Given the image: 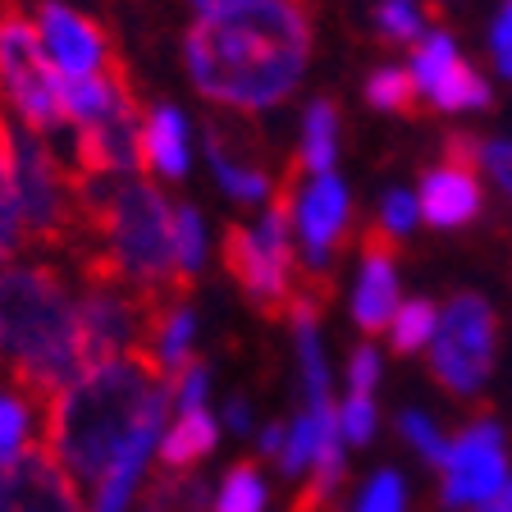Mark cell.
<instances>
[{
	"instance_id": "1",
	"label": "cell",
	"mask_w": 512,
	"mask_h": 512,
	"mask_svg": "<svg viewBox=\"0 0 512 512\" xmlns=\"http://www.w3.org/2000/svg\"><path fill=\"white\" fill-rule=\"evenodd\" d=\"M311 60L307 0H238L197 14L183 32V64L192 87L224 110H261L293 96Z\"/></svg>"
},
{
	"instance_id": "32",
	"label": "cell",
	"mask_w": 512,
	"mask_h": 512,
	"mask_svg": "<svg viewBox=\"0 0 512 512\" xmlns=\"http://www.w3.org/2000/svg\"><path fill=\"white\" fill-rule=\"evenodd\" d=\"M375 380H380V357L375 348H357L348 366V394H375Z\"/></svg>"
},
{
	"instance_id": "11",
	"label": "cell",
	"mask_w": 512,
	"mask_h": 512,
	"mask_svg": "<svg viewBox=\"0 0 512 512\" xmlns=\"http://www.w3.org/2000/svg\"><path fill=\"white\" fill-rule=\"evenodd\" d=\"M0 512H87L78 480L37 439L14 467L0 471Z\"/></svg>"
},
{
	"instance_id": "12",
	"label": "cell",
	"mask_w": 512,
	"mask_h": 512,
	"mask_svg": "<svg viewBox=\"0 0 512 512\" xmlns=\"http://www.w3.org/2000/svg\"><path fill=\"white\" fill-rule=\"evenodd\" d=\"M293 224H298L293 243H302V256L311 266H325L330 247L339 243L343 224H348V188L334 174H320L302 197H293Z\"/></svg>"
},
{
	"instance_id": "28",
	"label": "cell",
	"mask_w": 512,
	"mask_h": 512,
	"mask_svg": "<svg viewBox=\"0 0 512 512\" xmlns=\"http://www.w3.org/2000/svg\"><path fill=\"white\" fill-rule=\"evenodd\" d=\"M339 435L348 444H366L375 435V394H348L339 407Z\"/></svg>"
},
{
	"instance_id": "13",
	"label": "cell",
	"mask_w": 512,
	"mask_h": 512,
	"mask_svg": "<svg viewBox=\"0 0 512 512\" xmlns=\"http://www.w3.org/2000/svg\"><path fill=\"white\" fill-rule=\"evenodd\" d=\"M394 247H398V238H389L380 224L366 234V261H362V279H357V298H352V316H357V325L366 334L389 330V320L398 311Z\"/></svg>"
},
{
	"instance_id": "38",
	"label": "cell",
	"mask_w": 512,
	"mask_h": 512,
	"mask_svg": "<svg viewBox=\"0 0 512 512\" xmlns=\"http://www.w3.org/2000/svg\"><path fill=\"white\" fill-rule=\"evenodd\" d=\"M197 14H211V10H224V5H238V0H188Z\"/></svg>"
},
{
	"instance_id": "15",
	"label": "cell",
	"mask_w": 512,
	"mask_h": 512,
	"mask_svg": "<svg viewBox=\"0 0 512 512\" xmlns=\"http://www.w3.org/2000/svg\"><path fill=\"white\" fill-rule=\"evenodd\" d=\"M188 124L174 106H151L142 110V128H138V165L156 179H183L188 174Z\"/></svg>"
},
{
	"instance_id": "20",
	"label": "cell",
	"mask_w": 512,
	"mask_h": 512,
	"mask_svg": "<svg viewBox=\"0 0 512 512\" xmlns=\"http://www.w3.org/2000/svg\"><path fill=\"white\" fill-rule=\"evenodd\" d=\"M426 96L435 101L439 110H480V106H490V87H485V78H480L462 55H453V60L439 69L435 83L426 87Z\"/></svg>"
},
{
	"instance_id": "39",
	"label": "cell",
	"mask_w": 512,
	"mask_h": 512,
	"mask_svg": "<svg viewBox=\"0 0 512 512\" xmlns=\"http://www.w3.org/2000/svg\"><path fill=\"white\" fill-rule=\"evenodd\" d=\"M0 128H5V106H0Z\"/></svg>"
},
{
	"instance_id": "14",
	"label": "cell",
	"mask_w": 512,
	"mask_h": 512,
	"mask_svg": "<svg viewBox=\"0 0 512 512\" xmlns=\"http://www.w3.org/2000/svg\"><path fill=\"white\" fill-rule=\"evenodd\" d=\"M480 160H458L444 156V165L421 179V197H416V211L426 215L439 229H458L471 215L480 211V183H476Z\"/></svg>"
},
{
	"instance_id": "10",
	"label": "cell",
	"mask_w": 512,
	"mask_h": 512,
	"mask_svg": "<svg viewBox=\"0 0 512 512\" xmlns=\"http://www.w3.org/2000/svg\"><path fill=\"white\" fill-rule=\"evenodd\" d=\"M444 503L448 508H480L508 485V453H503V430L494 421L467 426L444 458Z\"/></svg>"
},
{
	"instance_id": "37",
	"label": "cell",
	"mask_w": 512,
	"mask_h": 512,
	"mask_svg": "<svg viewBox=\"0 0 512 512\" xmlns=\"http://www.w3.org/2000/svg\"><path fill=\"white\" fill-rule=\"evenodd\" d=\"M480 512H512V480H508V485H503L499 494H494L490 503H480Z\"/></svg>"
},
{
	"instance_id": "23",
	"label": "cell",
	"mask_w": 512,
	"mask_h": 512,
	"mask_svg": "<svg viewBox=\"0 0 512 512\" xmlns=\"http://www.w3.org/2000/svg\"><path fill=\"white\" fill-rule=\"evenodd\" d=\"M206 261V224L197 206H174V266H179V279L192 288L197 270Z\"/></svg>"
},
{
	"instance_id": "22",
	"label": "cell",
	"mask_w": 512,
	"mask_h": 512,
	"mask_svg": "<svg viewBox=\"0 0 512 512\" xmlns=\"http://www.w3.org/2000/svg\"><path fill=\"white\" fill-rule=\"evenodd\" d=\"M28 238H23V220L14 206V188H10V119L0 128V266L19 261Z\"/></svg>"
},
{
	"instance_id": "17",
	"label": "cell",
	"mask_w": 512,
	"mask_h": 512,
	"mask_svg": "<svg viewBox=\"0 0 512 512\" xmlns=\"http://www.w3.org/2000/svg\"><path fill=\"white\" fill-rule=\"evenodd\" d=\"M220 439V426L206 407H192V412H179L170 430H160V467L165 471H192L197 462L206 458Z\"/></svg>"
},
{
	"instance_id": "5",
	"label": "cell",
	"mask_w": 512,
	"mask_h": 512,
	"mask_svg": "<svg viewBox=\"0 0 512 512\" xmlns=\"http://www.w3.org/2000/svg\"><path fill=\"white\" fill-rule=\"evenodd\" d=\"M10 188L28 247L64 252L83 243V183L46 138L10 124Z\"/></svg>"
},
{
	"instance_id": "19",
	"label": "cell",
	"mask_w": 512,
	"mask_h": 512,
	"mask_svg": "<svg viewBox=\"0 0 512 512\" xmlns=\"http://www.w3.org/2000/svg\"><path fill=\"white\" fill-rule=\"evenodd\" d=\"M334 151H339V110L334 101H311L307 119H302V151L293 160V170H307V174H330L334 170Z\"/></svg>"
},
{
	"instance_id": "27",
	"label": "cell",
	"mask_w": 512,
	"mask_h": 512,
	"mask_svg": "<svg viewBox=\"0 0 512 512\" xmlns=\"http://www.w3.org/2000/svg\"><path fill=\"white\" fill-rule=\"evenodd\" d=\"M375 23L389 42H416L421 37V14H416V0H380Z\"/></svg>"
},
{
	"instance_id": "8",
	"label": "cell",
	"mask_w": 512,
	"mask_h": 512,
	"mask_svg": "<svg viewBox=\"0 0 512 512\" xmlns=\"http://www.w3.org/2000/svg\"><path fill=\"white\" fill-rule=\"evenodd\" d=\"M499 357V316L485 298L476 293H458L444 307L430 339V371L448 394L471 398L485 389Z\"/></svg>"
},
{
	"instance_id": "7",
	"label": "cell",
	"mask_w": 512,
	"mask_h": 512,
	"mask_svg": "<svg viewBox=\"0 0 512 512\" xmlns=\"http://www.w3.org/2000/svg\"><path fill=\"white\" fill-rule=\"evenodd\" d=\"M0 106L14 128H28L37 138H51L55 128H64L60 74L37 42L32 14L14 0L0 5Z\"/></svg>"
},
{
	"instance_id": "26",
	"label": "cell",
	"mask_w": 512,
	"mask_h": 512,
	"mask_svg": "<svg viewBox=\"0 0 512 512\" xmlns=\"http://www.w3.org/2000/svg\"><path fill=\"white\" fill-rule=\"evenodd\" d=\"M398 430H403V439L421 453V458L430 462V467H444V458H448V439L439 435V426L430 421L426 412H403L398 416Z\"/></svg>"
},
{
	"instance_id": "6",
	"label": "cell",
	"mask_w": 512,
	"mask_h": 512,
	"mask_svg": "<svg viewBox=\"0 0 512 512\" xmlns=\"http://www.w3.org/2000/svg\"><path fill=\"white\" fill-rule=\"evenodd\" d=\"M293 197L298 188L288 183L275 197L261 224L247 229V224H229L224 229V270L234 275V284L247 293L261 316H288L293 302H298V279H293Z\"/></svg>"
},
{
	"instance_id": "36",
	"label": "cell",
	"mask_w": 512,
	"mask_h": 512,
	"mask_svg": "<svg viewBox=\"0 0 512 512\" xmlns=\"http://www.w3.org/2000/svg\"><path fill=\"white\" fill-rule=\"evenodd\" d=\"M229 426L243 435V430H252V416H247V403L243 398H229Z\"/></svg>"
},
{
	"instance_id": "30",
	"label": "cell",
	"mask_w": 512,
	"mask_h": 512,
	"mask_svg": "<svg viewBox=\"0 0 512 512\" xmlns=\"http://www.w3.org/2000/svg\"><path fill=\"white\" fill-rule=\"evenodd\" d=\"M357 512H403V480H398V471H380L366 485Z\"/></svg>"
},
{
	"instance_id": "3",
	"label": "cell",
	"mask_w": 512,
	"mask_h": 512,
	"mask_svg": "<svg viewBox=\"0 0 512 512\" xmlns=\"http://www.w3.org/2000/svg\"><path fill=\"white\" fill-rule=\"evenodd\" d=\"M83 183V179H78ZM83 275L142 298H188L174 266V202L142 174L83 183Z\"/></svg>"
},
{
	"instance_id": "2",
	"label": "cell",
	"mask_w": 512,
	"mask_h": 512,
	"mask_svg": "<svg viewBox=\"0 0 512 512\" xmlns=\"http://www.w3.org/2000/svg\"><path fill=\"white\" fill-rule=\"evenodd\" d=\"M160 412H170V380L147 352H128L83 366V375L42 407V444L78 485L96 490L133 430Z\"/></svg>"
},
{
	"instance_id": "16",
	"label": "cell",
	"mask_w": 512,
	"mask_h": 512,
	"mask_svg": "<svg viewBox=\"0 0 512 512\" xmlns=\"http://www.w3.org/2000/svg\"><path fill=\"white\" fill-rule=\"evenodd\" d=\"M206 160H211V174L234 202H266L270 197V179L256 160H243L234 151V142L224 138L220 128H206Z\"/></svg>"
},
{
	"instance_id": "29",
	"label": "cell",
	"mask_w": 512,
	"mask_h": 512,
	"mask_svg": "<svg viewBox=\"0 0 512 512\" xmlns=\"http://www.w3.org/2000/svg\"><path fill=\"white\" fill-rule=\"evenodd\" d=\"M206 389H211V371H206V362L192 357V362L170 380V403H179V412L206 407Z\"/></svg>"
},
{
	"instance_id": "31",
	"label": "cell",
	"mask_w": 512,
	"mask_h": 512,
	"mask_svg": "<svg viewBox=\"0 0 512 512\" xmlns=\"http://www.w3.org/2000/svg\"><path fill=\"white\" fill-rule=\"evenodd\" d=\"M412 224H416V202L407 197V192H389L384 206H380V229L389 238H403Z\"/></svg>"
},
{
	"instance_id": "34",
	"label": "cell",
	"mask_w": 512,
	"mask_h": 512,
	"mask_svg": "<svg viewBox=\"0 0 512 512\" xmlns=\"http://www.w3.org/2000/svg\"><path fill=\"white\" fill-rule=\"evenodd\" d=\"M480 160H485V170L494 174V183L508 192V202H512V142H485Z\"/></svg>"
},
{
	"instance_id": "21",
	"label": "cell",
	"mask_w": 512,
	"mask_h": 512,
	"mask_svg": "<svg viewBox=\"0 0 512 512\" xmlns=\"http://www.w3.org/2000/svg\"><path fill=\"white\" fill-rule=\"evenodd\" d=\"M435 325H439V307H435V302H426V298L398 302L394 320H389V343H394L398 357L421 352L430 339H435Z\"/></svg>"
},
{
	"instance_id": "4",
	"label": "cell",
	"mask_w": 512,
	"mask_h": 512,
	"mask_svg": "<svg viewBox=\"0 0 512 512\" xmlns=\"http://www.w3.org/2000/svg\"><path fill=\"white\" fill-rule=\"evenodd\" d=\"M87 366L78 293L51 261L0 266V371L28 398L51 403Z\"/></svg>"
},
{
	"instance_id": "35",
	"label": "cell",
	"mask_w": 512,
	"mask_h": 512,
	"mask_svg": "<svg viewBox=\"0 0 512 512\" xmlns=\"http://www.w3.org/2000/svg\"><path fill=\"white\" fill-rule=\"evenodd\" d=\"M284 435H288V426H266V430H261V453L279 458V448H284Z\"/></svg>"
},
{
	"instance_id": "24",
	"label": "cell",
	"mask_w": 512,
	"mask_h": 512,
	"mask_svg": "<svg viewBox=\"0 0 512 512\" xmlns=\"http://www.w3.org/2000/svg\"><path fill=\"white\" fill-rule=\"evenodd\" d=\"M215 512H266V485L256 476V462H238L224 476L220 494H215Z\"/></svg>"
},
{
	"instance_id": "33",
	"label": "cell",
	"mask_w": 512,
	"mask_h": 512,
	"mask_svg": "<svg viewBox=\"0 0 512 512\" xmlns=\"http://www.w3.org/2000/svg\"><path fill=\"white\" fill-rule=\"evenodd\" d=\"M490 51L499 60V69L512 78V0H503V10L494 14V28H490Z\"/></svg>"
},
{
	"instance_id": "18",
	"label": "cell",
	"mask_w": 512,
	"mask_h": 512,
	"mask_svg": "<svg viewBox=\"0 0 512 512\" xmlns=\"http://www.w3.org/2000/svg\"><path fill=\"white\" fill-rule=\"evenodd\" d=\"M42 416V403L28 398L14 380H0V471L14 467V462L28 453L37 439H32V421Z\"/></svg>"
},
{
	"instance_id": "9",
	"label": "cell",
	"mask_w": 512,
	"mask_h": 512,
	"mask_svg": "<svg viewBox=\"0 0 512 512\" xmlns=\"http://www.w3.org/2000/svg\"><path fill=\"white\" fill-rule=\"evenodd\" d=\"M32 28H37V42H42L46 60L60 78H92L119 64L106 28L74 5H64V0H37Z\"/></svg>"
},
{
	"instance_id": "25",
	"label": "cell",
	"mask_w": 512,
	"mask_h": 512,
	"mask_svg": "<svg viewBox=\"0 0 512 512\" xmlns=\"http://www.w3.org/2000/svg\"><path fill=\"white\" fill-rule=\"evenodd\" d=\"M366 96H371L380 110H394V115H412L416 101H421V87H416V78L407 74V69H380V74H371V83H366Z\"/></svg>"
},
{
	"instance_id": "40",
	"label": "cell",
	"mask_w": 512,
	"mask_h": 512,
	"mask_svg": "<svg viewBox=\"0 0 512 512\" xmlns=\"http://www.w3.org/2000/svg\"><path fill=\"white\" fill-rule=\"evenodd\" d=\"M151 512H165V508H151Z\"/></svg>"
}]
</instances>
